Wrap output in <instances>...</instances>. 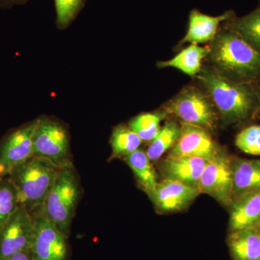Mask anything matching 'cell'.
<instances>
[{"label":"cell","mask_w":260,"mask_h":260,"mask_svg":"<svg viewBox=\"0 0 260 260\" xmlns=\"http://www.w3.org/2000/svg\"><path fill=\"white\" fill-rule=\"evenodd\" d=\"M165 112L174 114L183 122L201 126L208 131L216 127V109L207 92L189 85L184 87L164 105Z\"/></svg>","instance_id":"cell-5"},{"label":"cell","mask_w":260,"mask_h":260,"mask_svg":"<svg viewBox=\"0 0 260 260\" xmlns=\"http://www.w3.org/2000/svg\"><path fill=\"white\" fill-rule=\"evenodd\" d=\"M29 0H0V7L3 8H9L14 5H23Z\"/></svg>","instance_id":"cell-28"},{"label":"cell","mask_w":260,"mask_h":260,"mask_svg":"<svg viewBox=\"0 0 260 260\" xmlns=\"http://www.w3.org/2000/svg\"><path fill=\"white\" fill-rule=\"evenodd\" d=\"M235 145L243 153L260 155V125L246 126L235 138Z\"/></svg>","instance_id":"cell-26"},{"label":"cell","mask_w":260,"mask_h":260,"mask_svg":"<svg viewBox=\"0 0 260 260\" xmlns=\"http://www.w3.org/2000/svg\"><path fill=\"white\" fill-rule=\"evenodd\" d=\"M227 244L232 260H260V234L256 228L229 232Z\"/></svg>","instance_id":"cell-17"},{"label":"cell","mask_w":260,"mask_h":260,"mask_svg":"<svg viewBox=\"0 0 260 260\" xmlns=\"http://www.w3.org/2000/svg\"><path fill=\"white\" fill-rule=\"evenodd\" d=\"M143 140L129 126L119 124L113 129L110 144L112 155L109 160L124 158L139 149Z\"/></svg>","instance_id":"cell-21"},{"label":"cell","mask_w":260,"mask_h":260,"mask_svg":"<svg viewBox=\"0 0 260 260\" xmlns=\"http://www.w3.org/2000/svg\"><path fill=\"white\" fill-rule=\"evenodd\" d=\"M200 194L198 188L164 179L158 181L149 197L158 212L171 213L186 209Z\"/></svg>","instance_id":"cell-12"},{"label":"cell","mask_w":260,"mask_h":260,"mask_svg":"<svg viewBox=\"0 0 260 260\" xmlns=\"http://www.w3.org/2000/svg\"><path fill=\"white\" fill-rule=\"evenodd\" d=\"M180 126V136L171 149L169 156L198 157L210 161L224 151L208 130L183 121Z\"/></svg>","instance_id":"cell-11"},{"label":"cell","mask_w":260,"mask_h":260,"mask_svg":"<svg viewBox=\"0 0 260 260\" xmlns=\"http://www.w3.org/2000/svg\"><path fill=\"white\" fill-rule=\"evenodd\" d=\"M39 119L17 128L0 142V179L34 156V135Z\"/></svg>","instance_id":"cell-10"},{"label":"cell","mask_w":260,"mask_h":260,"mask_svg":"<svg viewBox=\"0 0 260 260\" xmlns=\"http://www.w3.org/2000/svg\"><path fill=\"white\" fill-rule=\"evenodd\" d=\"M34 232V215L20 203L0 231V260L30 250Z\"/></svg>","instance_id":"cell-8"},{"label":"cell","mask_w":260,"mask_h":260,"mask_svg":"<svg viewBox=\"0 0 260 260\" xmlns=\"http://www.w3.org/2000/svg\"><path fill=\"white\" fill-rule=\"evenodd\" d=\"M35 232L30 251L36 260H68V237L61 233L42 210L32 213Z\"/></svg>","instance_id":"cell-7"},{"label":"cell","mask_w":260,"mask_h":260,"mask_svg":"<svg viewBox=\"0 0 260 260\" xmlns=\"http://www.w3.org/2000/svg\"><path fill=\"white\" fill-rule=\"evenodd\" d=\"M20 205L18 191L10 177L0 179V231Z\"/></svg>","instance_id":"cell-24"},{"label":"cell","mask_w":260,"mask_h":260,"mask_svg":"<svg viewBox=\"0 0 260 260\" xmlns=\"http://www.w3.org/2000/svg\"><path fill=\"white\" fill-rule=\"evenodd\" d=\"M209 47L208 59L222 74L238 82L259 83L260 53L236 30L224 24Z\"/></svg>","instance_id":"cell-2"},{"label":"cell","mask_w":260,"mask_h":260,"mask_svg":"<svg viewBox=\"0 0 260 260\" xmlns=\"http://www.w3.org/2000/svg\"><path fill=\"white\" fill-rule=\"evenodd\" d=\"M229 208L230 232L256 228L260 221V191L233 200Z\"/></svg>","instance_id":"cell-15"},{"label":"cell","mask_w":260,"mask_h":260,"mask_svg":"<svg viewBox=\"0 0 260 260\" xmlns=\"http://www.w3.org/2000/svg\"><path fill=\"white\" fill-rule=\"evenodd\" d=\"M181 126L174 121H166L158 134L150 141L146 153L151 161L158 160L168 150L172 149L179 140Z\"/></svg>","instance_id":"cell-22"},{"label":"cell","mask_w":260,"mask_h":260,"mask_svg":"<svg viewBox=\"0 0 260 260\" xmlns=\"http://www.w3.org/2000/svg\"><path fill=\"white\" fill-rule=\"evenodd\" d=\"M196 78L209 95L224 124H239L259 115L258 83L230 79L212 65H203Z\"/></svg>","instance_id":"cell-1"},{"label":"cell","mask_w":260,"mask_h":260,"mask_svg":"<svg viewBox=\"0 0 260 260\" xmlns=\"http://www.w3.org/2000/svg\"><path fill=\"white\" fill-rule=\"evenodd\" d=\"M34 156L47 158L59 167L73 165L70 135L62 123L47 116L39 118L34 135Z\"/></svg>","instance_id":"cell-6"},{"label":"cell","mask_w":260,"mask_h":260,"mask_svg":"<svg viewBox=\"0 0 260 260\" xmlns=\"http://www.w3.org/2000/svg\"><path fill=\"white\" fill-rule=\"evenodd\" d=\"M4 260H36L30 251H21L6 258Z\"/></svg>","instance_id":"cell-27"},{"label":"cell","mask_w":260,"mask_h":260,"mask_svg":"<svg viewBox=\"0 0 260 260\" xmlns=\"http://www.w3.org/2000/svg\"><path fill=\"white\" fill-rule=\"evenodd\" d=\"M258 86H259V99H260V82L259 83H258Z\"/></svg>","instance_id":"cell-30"},{"label":"cell","mask_w":260,"mask_h":260,"mask_svg":"<svg viewBox=\"0 0 260 260\" xmlns=\"http://www.w3.org/2000/svg\"><path fill=\"white\" fill-rule=\"evenodd\" d=\"M166 115L165 112L143 113L133 118L128 126L143 141L150 142L158 134Z\"/></svg>","instance_id":"cell-23"},{"label":"cell","mask_w":260,"mask_h":260,"mask_svg":"<svg viewBox=\"0 0 260 260\" xmlns=\"http://www.w3.org/2000/svg\"><path fill=\"white\" fill-rule=\"evenodd\" d=\"M232 159V155L224 150L208 161L198 186L200 194L210 195L226 207L230 206L232 202L234 179Z\"/></svg>","instance_id":"cell-9"},{"label":"cell","mask_w":260,"mask_h":260,"mask_svg":"<svg viewBox=\"0 0 260 260\" xmlns=\"http://www.w3.org/2000/svg\"><path fill=\"white\" fill-rule=\"evenodd\" d=\"M56 25L60 29L66 28L74 21L85 5V0H54Z\"/></svg>","instance_id":"cell-25"},{"label":"cell","mask_w":260,"mask_h":260,"mask_svg":"<svg viewBox=\"0 0 260 260\" xmlns=\"http://www.w3.org/2000/svg\"><path fill=\"white\" fill-rule=\"evenodd\" d=\"M232 201L243 195L260 191V159L238 158L232 156Z\"/></svg>","instance_id":"cell-16"},{"label":"cell","mask_w":260,"mask_h":260,"mask_svg":"<svg viewBox=\"0 0 260 260\" xmlns=\"http://www.w3.org/2000/svg\"><path fill=\"white\" fill-rule=\"evenodd\" d=\"M225 25L236 30L251 47L260 53V5L242 17L235 16Z\"/></svg>","instance_id":"cell-20"},{"label":"cell","mask_w":260,"mask_h":260,"mask_svg":"<svg viewBox=\"0 0 260 260\" xmlns=\"http://www.w3.org/2000/svg\"><path fill=\"white\" fill-rule=\"evenodd\" d=\"M81 191L79 177L74 165L62 167L41 209L45 216L68 237Z\"/></svg>","instance_id":"cell-4"},{"label":"cell","mask_w":260,"mask_h":260,"mask_svg":"<svg viewBox=\"0 0 260 260\" xmlns=\"http://www.w3.org/2000/svg\"><path fill=\"white\" fill-rule=\"evenodd\" d=\"M210 50L209 46L202 47L199 44H191L172 59L158 61L157 67L160 69L175 68L189 76L196 77L203 68V60L209 55Z\"/></svg>","instance_id":"cell-18"},{"label":"cell","mask_w":260,"mask_h":260,"mask_svg":"<svg viewBox=\"0 0 260 260\" xmlns=\"http://www.w3.org/2000/svg\"><path fill=\"white\" fill-rule=\"evenodd\" d=\"M235 13L229 10L218 16L204 14L198 10H192L189 17L187 32L182 44H205L211 42L216 37L220 23L234 18Z\"/></svg>","instance_id":"cell-14"},{"label":"cell","mask_w":260,"mask_h":260,"mask_svg":"<svg viewBox=\"0 0 260 260\" xmlns=\"http://www.w3.org/2000/svg\"><path fill=\"white\" fill-rule=\"evenodd\" d=\"M256 229H257L258 232H259L260 234V221L259 222V223L257 224V225H256Z\"/></svg>","instance_id":"cell-29"},{"label":"cell","mask_w":260,"mask_h":260,"mask_svg":"<svg viewBox=\"0 0 260 260\" xmlns=\"http://www.w3.org/2000/svg\"><path fill=\"white\" fill-rule=\"evenodd\" d=\"M124 161L134 173L140 187L150 195L158 184L156 173L146 152L138 149L134 153L126 155Z\"/></svg>","instance_id":"cell-19"},{"label":"cell","mask_w":260,"mask_h":260,"mask_svg":"<svg viewBox=\"0 0 260 260\" xmlns=\"http://www.w3.org/2000/svg\"><path fill=\"white\" fill-rule=\"evenodd\" d=\"M208 160L198 157L168 156L160 162L164 179L175 180L198 188Z\"/></svg>","instance_id":"cell-13"},{"label":"cell","mask_w":260,"mask_h":260,"mask_svg":"<svg viewBox=\"0 0 260 260\" xmlns=\"http://www.w3.org/2000/svg\"><path fill=\"white\" fill-rule=\"evenodd\" d=\"M61 168L47 158L32 156L10 172L8 177L17 188L20 203L30 213L42 209Z\"/></svg>","instance_id":"cell-3"}]
</instances>
